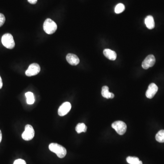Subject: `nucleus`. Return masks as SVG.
Here are the masks:
<instances>
[{
    "instance_id": "obj_9",
    "label": "nucleus",
    "mask_w": 164,
    "mask_h": 164,
    "mask_svg": "<svg viewBox=\"0 0 164 164\" xmlns=\"http://www.w3.org/2000/svg\"><path fill=\"white\" fill-rule=\"evenodd\" d=\"M158 90V88L157 85L154 83H152L149 85L148 89L146 92V96L148 99H152L154 97L155 94H157Z\"/></svg>"
},
{
    "instance_id": "obj_14",
    "label": "nucleus",
    "mask_w": 164,
    "mask_h": 164,
    "mask_svg": "<svg viewBox=\"0 0 164 164\" xmlns=\"http://www.w3.org/2000/svg\"><path fill=\"white\" fill-rule=\"evenodd\" d=\"M126 161L129 164H143L142 162L136 157H128L126 158Z\"/></svg>"
},
{
    "instance_id": "obj_16",
    "label": "nucleus",
    "mask_w": 164,
    "mask_h": 164,
    "mask_svg": "<svg viewBox=\"0 0 164 164\" xmlns=\"http://www.w3.org/2000/svg\"><path fill=\"white\" fill-rule=\"evenodd\" d=\"M87 127L84 123H79L76 127V131L78 134L82 132H86Z\"/></svg>"
},
{
    "instance_id": "obj_13",
    "label": "nucleus",
    "mask_w": 164,
    "mask_h": 164,
    "mask_svg": "<svg viewBox=\"0 0 164 164\" xmlns=\"http://www.w3.org/2000/svg\"><path fill=\"white\" fill-rule=\"evenodd\" d=\"M112 93L109 92V87L108 86H103L102 88L101 94L103 97L106 99H111V96Z\"/></svg>"
},
{
    "instance_id": "obj_5",
    "label": "nucleus",
    "mask_w": 164,
    "mask_h": 164,
    "mask_svg": "<svg viewBox=\"0 0 164 164\" xmlns=\"http://www.w3.org/2000/svg\"><path fill=\"white\" fill-rule=\"evenodd\" d=\"M112 127L118 135H124L126 131L127 125L121 121H117L112 124Z\"/></svg>"
},
{
    "instance_id": "obj_15",
    "label": "nucleus",
    "mask_w": 164,
    "mask_h": 164,
    "mask_svg": "<svg viewBox=\"0 0 164 164\" xmlns=\"http://www.w3.org/2000/svg\"><path fill=\"white\" fill-rule=\"evenodd\" d=\"M27 104H33L35 102V98L33 93L28 92L25 94Z\"/></svg>"
},
{
    "instance_id": "obj_11",
    "label": "nucleus",
    "mask_w": 164,
    "mask_h": 164,
    "mask_svg": "<svg viewBox=\"0 0 164 164\" xmlns=\"http://www.w3.org/2000/svg\"><path fill=\"white\" fill-rule=\"evenodd\" d=\"M103 54L110 60L114 61L117 58V54L115 52L110 49H105L103 50Z\"/></svg>"
},
{
    "instance_id": "obj_7",
    "label": "nucleus",
    "mask_w": 164,
    "mask_h": 164,
    "mask_svg": "<svg viewBox=\"0 0 164 164\" xmlns=\"http://www.w3.org/2000/svg\"><path fill=\"white\" fill-rule=\"evenodd\" d=\"M155 63V58L153 55H148L144 60L142 63V67L145 69H147L154 65Z\"/></svg>"
},
{
    "instance_id": "obj_19",
    "label": "nucleus",
    "mask_w": 164,
    "mask_h": 164,
    "mask_svg": "<svg viewBox=\"0 0 164 164\" xmlns=\"http://www.w3.org/2000/svg\"><path fill=\"white\" fill-rule=\"evenodd\" d=\"M5 21V18L4 15L2 13H0V27L3 25Z\"/></svg>"
},
{
    "instance_id": "obj_21",
    "label": "nucleus",
    "mask_w": 164,
    "mask_h": 164,
    "mask_svg": "<svg viewBox=\"0 0 164 164\" xmlns=\"http://www.w3.org/2000/svg\"><path fill=\"white\" fill-rule=\"evenodd\" d=\"M28 2H29L30 3L32 4H35L37 2V0H27Z\"/></svg>"
},
{
    "instance_id": "obj_18",
    "label": "nucleus",
    "mask_w": 164,
    "mask_h": 164,
    "mask_svg": "<svg viewBox=\"0 0 164 164\" xmlns=\"http://www.w3.org/2000/svg\"><path fill=\"white\" fill-rule=\"evenodd\" d=\"M125 10V6L123 4L119 3L116 5L115 7V12L117 14H120Z\"/></svg>"
},
{
    "instance_id": "obj_22",
    "label": "nucleus",
    "mask_w": 164,
    "mask_h": 164,
    "mask_svg": "<svg viewBox=\"0 0 164 164\" xmlns=\"http://www.w3.org/2000/svg\"><path fill=\"white\" fill-rule=\"evenodd\" d=\"M2 86H3V83H2V79L0 76V89L2 88Z\"/></svg>"
},
{
    "instance_id": "obj_2",
    "label": "nucleus",
    "mask_w": 164,
    "mask_h": 164,
    "mask_svg": "<svg viewBox=\"0 0 164 164\" xmlns=\"http://www.w3.org/2000/svg\"><path fill=\"white\" fill-rule=\"evenodd\" d=\"M43 27L45 32L48 34L54 33L57 29L56 23L50 18L47 19L45 21Z\"/></svg>"
},
{
    "instance_id": "obj_23",
    "label": "nucleus",
    "mask_w": 164,
    "mask_h": 164,
    "mask_svg": "<svg viewBox=\"0 0 164 164\" xmlns=\"http://www.w3.org/2000/svg\"><path fill=\"white\" fill-rule=\"evenodd\" d=\"M2 133H1V131L0 130V143L1 142V140H2Z\"/></svg>"
},
{
    "instance_id": "obj_3",
    "label": "nucleus",
    "mask_w": 164,
    "mask_h": 164,
    "mask_svg": "<svg viewBox=\"0 0 164 164\" xmlns=\"http://www.w3.org/2000/svg\"><path fill=\"white\" fill-rule=\"evenodd\" d=\"M2 44L8 49H13L15 46V44L13 36L10 33L5 34L1 38Z\"/></svg>"
},
{
    "instance_id": "obj_20",
    "label": "nucleus",
    "mask_w": 164,
    "mask_h": 164,
    "mask_svg": "<svg viewBox=\"0 0 164 164\" xmlns=\"http://www.w3.org/2000/svg\"><path fill=\"white\" fill-rule=\"evenodd\" d=\"M13 164H27L26 162L24 160L22 159H18L14 161Z\"/></svg>"
},
{
    "instance_id": "obj_10",
    "label": "nucleus",
    "mask_w": 164,
    "mask_h": 164,
    "mask_svg": "<svg viewBox=\"0 0 164 164\" xmlns=\"http://www.w3.org/2000/svg\"><path fill=\"white\" fill-rule=\"evenodd\" d=\"M66 59L67 62L71 65H77L80 63V59L78 56L72 53L67 54L66 56Z\"/></svg>"
},
{
    "instance_id": "obj_12",
    "label": "nucleus",
    "mask_w": 164,
    "mask_h": 164,
    "mask_svg": "<svg viewBox=\"0 0 164 164\" xmlns=\"http://www.w3.org/2000/svg\"><path fill=\"white\" fill-rule=\"evenodd\" d=\"M145 22L147 27L149 29H153L155 26L154 19L153 17L151 16H147L145 19Z\"/></svg>"
},
{
    "instance_id": "obj_8",
    "label": "nucleus",
    "mask_w": 164,
    "mask_h": 164,
    "mask_svg": "<svg viewBox=\"0 0 164 164\" xmlns=\"http://www.w3.org/2000/svg\"><path fill=\"white\" fill-rule=\"evenodd\" d=\"M71 109V104L69 102H66L60 106L58 110V114L60 116L66 115Z\"/></svg>"
},
{
    "instance_id": "obj_4",
    "label": "nucleus",
    "mask_w": 164,
    "mask_h": 164,
    "mask_svg": "<svg viewBox=\"0 0 164 164\" xmlns=\"http://www.w3.org/2000/svg\"><path fill=\"white\" fill-rule=\"evenodd\" d=\"M35 131L33 128L30 125H27L25 127V131L22 134V138L26 141L32 140L34 137Z\"/></svg>"
},
{
    "instance_id": "obj_6",
    "label": "nucleus",
    "mask_w": 164,
    "mask_h": 164,
    "mask_svg": "<svg viewBox=\"0 0 164 164\" xmlns=\"http://www.w3.org/2000/svg\"><path fill=\"white\" fill-rule=\"evenodd\" d=\"M40 67L37 63H34L30 65L26 71V75L28 77L37 75L40 72Z\"/></svg>"
},
{
    "instance_id": "obj_1",
    "label": "nucleus",
    "mask_w": 164,
    "mask_h": 164,
    "mask_svg": "<svg viewBox=\"0 0 164 164\" xmlns=\"http://www.w3.org/2000/svg\"><path fill=\"white\" fill-rule=\"evenodd\" d=\"M50 151L54 153L58 157L63 158L67 154V150L64 147L57 143L50 144L49 146Z\"/></svg>"
},
{
    "instance_id": "obj_17",
    "label": "nucleus",
    "mask_w": 164,
    "mask_h": 164,
    "mask_svg": "<svg viewBox=\"0 0 164 164\" xmlns=\"http://www.w3.org/2000/svg\"><path fill=\"white\" fill-rule=\"evenodd\" d=\"M155 139L159 142H164V130H161L157 133Z\"/></svg>"
}]
</instances>
